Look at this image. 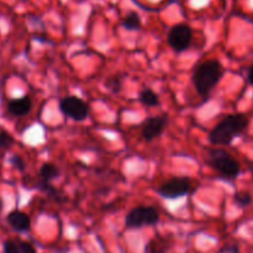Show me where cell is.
I'll return each mask as SVG.
<instances>
[{
    "instance_id": "obj_1",
    "label": "cell",
    "mask_w": 253,
    "mask_h": 253,
    "mask_svg": "<svg viewBox=\"0 0 253 253\" xmlns=\"http://www.w3.org/2000/svg\"><path fill=\"white\" fill-rule=\"evenodd\" d=\"M250 119L245 114H230L220 120L209 133L212 146H229L247 130Z\"/></svg>"
},
{
    "instance_id": "obj_2",
    "label": "cell",
    "mask_w": 253,
    "mask_h": 253,
    "mask_svg": "<svg viewBox=\"0 0 253 253\" xmlns=\"http://www.w3.org/2000/svg\"><path fill=\"white\" fill-rule=\"evenodd\" d=\"M224 67L217 59H207L198 64L192 76L193 85L202 98H209L210 93L216 88L224 77Z\"/></svg>"
},
{
    "instance_id": "obj_3",
    "label": "cell",
    "mask_w": 253,
    "mask_h": 253,
    "mask_svg": "<svg viewBox=\"0 0 253 253\" xmlns=\"http://www.w3.org/2000/svg\"><path fill=\"white\" fill-rule=\"evenodd\" d=\"M205 162L225 180H235L241 173V165L239 161L224 148H209Z\"/></svg>"
},
{
    "instance_id": "obj_4",
    "label": "cell",
    "mask_w": 253,
    "mask_h": 253,
    "mask_svg": "<svg viewBox=\"0 0 253 253\" xmlns=\"http://www.w3.org/2000/svg\"><path fill=\"white\" fill-rule=\"evenodd\" d=\"M160 221V212L152 205H140L126 214V229H141L143 226H153Z\"/></svg>"
},
{
    "instance_id": "obj_5",
    "label": "cell",
    "mask_w": 253,
    "mask_h": 253,
    "mask_svg": "<svg viewBox=\"0 0 253 253\" xmlns=\"http://www.w3.org/2000/svg\"><path fill=\"white\" fill-rule=\"evenodd\" d=\"M193 41V30L187 24H177L170 27L167 35V43L175 53L187 51Z\"/></svg>"
},
{
    "instance_id": "obj_6",
    "label": "cell",
    "mask_w": 253,
    "mask_h": 253,
    "mask_svg": "<svg viewBox=\"0 0 253 253\" xmlns=\"http://www.w3.org/2000/svg\"><path fill=\"white\" fill-rule=\"evenodd\" d=\"M59 110L66 118L74 121H84L89 116V105L76 95H67L59 100Z\"/></svg>"
},
{
    "instance_id": "obj_7",
    "label": "cell",
    "mask_w": 253,
    "mask_h": 253,
    "mask_svg": "<svg viewBox=\"0 0 253 253\" xmlns=\"http://www.w3.org/2000/svg\"><path fill=\"white\" fill-rule=\"evenodd\" d=\"M190 189H192V180L189 178L175 177L162 183L156 189V193L165 199H177L187 195Z\"/></svg>"
},
{
    "instance_id": "obj_8",
    "label": "cell",
    "mask_w": 253,
    "mask_h": 253,
    "mask_svg": "<svg viewBox=\"0 0 253 253\" xmlns=\"http://www.w3.org/2000/svg\"><path fill=\"white\" fill-rule=\"evenodd\" d=\"M168 124V118L166 115L152 116L143 121L141 127V136L146 142H152L153 140L161 136L166 130Z\"/></svg>"
},
{
    "instance_id": "obj_9",
    "label": "cell",
    "mask_w": 253,
    "mask_h": 253,
    "mask_svg": "<svg viewBox=\"0 0 253 253\" xmlns=\"http://www.w3.org/2000/svg\"><path fill=\"white\" fill-rule=\"evenodd\" d=\"M7 224L17 232H29L31 229V219L21 210H12L6 216Z\"/></svg>"
},
{
    "instance_id": "obj_10",
    "label": "cell",
    "mask_w": 253,
    "mask_h": 253,
    "mask_svg": "<svg viewBox=\"0 0 253 253\" xmlns=\"http://www.w3.org/2000/svg\"><path fill=\"white\" fill-rule=\"evenodd\" d=\"M32 109V100L29 95H24L22 98L11 99L7 104V111L14 118H21L27 115Z\"/></svg>"
},
{
    "instance_id": "obj_11",
    "label": "cell",
    "mask_w": 253,
    "mask_h": 253,
    "mask_svg": "<svg viewBox=\"0 0 253 253\" xmlns=\"http://www.w3.org/2000/svg\"><path fill=\"white\" fill-rule=\"evenodd\" d=\"M4 253H36V250L30 242L22 240H6L2 245Z\"/></svg>"
},
{
    "instance_id": "obj_12",
    "label": "cell",
    "mask_w": 253,
    "mask_h": 253,
    "mask_svg": "<svg viewBox=\"0 0 253 253\" xmlns=\"http://www.w3.org/2000/svg\"><path fill=\"white\" fill-rule=\"evenodd\" d=\"M40 177H41V180H43V182L51 183L52 180L59 177V168L54 163H42L41 168H40Z\"/></svg>"
},
{
    "instance_id": "obj_13",
    "label": "cell",
    "mask_w": 253,
    "mask_h": 253,
    "mask_svg": "<svg viewBox=\"0 0 253 253\" xmlns=\"http://www.w3.org/2000/svg\"><path fill=\"white\" fill-rule=\"evenodd\" d=\"M138 100H140L142 105L147 106V108H153V106L160 105V96H158L156 91H153L150 88H145L140 91Z\"/></svg>"
},
{
    "instance_id": "obj_14",
    "label": "cell",
    "mask_w": 253,
    "mask_h": 253,
    "mask_svg": "<svg viewBox=\"0 0 253 253\" xmlns=\"http://www.w3.org/2000/svg\"><path fill=\"white\" fill-rule=\"evenodd\" d=\"M123 27L127 31H137V30L141 29V17L140 15L136 11H130L128 14H126V16L123 19V22H121Z\"/></svg>"
},
{
    "instance_id": "obj_15",
    "label": "cell",
    "mask_w": 253,
    "mask_h": 253,
    "mask_svg": "<svg viewBox=\"0 0 253 253\" xmlns=\"http://www.w3.org/2000/svg\"><path fill=\"white\" fill-rule=\"evenodd\" d=\"M234 203L236 204V207L240 208V209H246V208H249L253 203L251 193L245 192V190L236 192L234 194Z\"/></svg>"
},
{
    "instance_id": "obj_16",
    "label": "cell",
    "mask_w": 253,
    "mask_h": 253,
    "mask_svg": "<svg viewBox=\"0 0 253 253\" xmlns=\"http://www.w3.org/2000/svg\"><path fill=\"white\" fill-rule=\"evenodd\" d=\"M167 244L162 239H152L145 247V253H166Z\"/></svg>"
},
{
    "instance_id": "obj_17",
    "label": "cell",
    "mask_w": 253,
    "mask_h": 253,
    "mask_svg": "<svg viewBox=\"0 0 253 253\" xmlns=\"http://www.w3.org/2000/svg\"><path fill=\"white\" fill-rule=\"evenodd\" d=\"M36 188H39L40 190H42L43 193H46L47 197L49 198H53L54 200H58V202H61V194H59L58 189H56V188L53 187V185L51 184V183L48 182H43V180H41V182L37 183Z\"/></svg>"
},
{
    "instance_id": "obj_18",
    "label": "cell",
    "mask_w": 253,
    "mask_h": 253,
    "mask_svg": "<svg viewBox=\"0 0 253 253\" xmlns=\"http://www.w3.org/2000/svg\"><path fill=\"white\" fill-rule=\"evenodd\" d=\"M123 76H119V74H116V76H111L109 77V78H106L105 81V85L106 88L110 89L111 91H114V93H119V91L121 90V88H123Z\"/></svg>"
},
{
    "instance_id": "obj_19",
    "label": "cell",
    "mask_w": 253,
    "mask_h": 253,
    "mask_svg": "<svg viewBox=\"0 0 253 253\" xmlns=\"http://www.w3.org/2000/svg\"><path fill=\"white\" fill-rule=\"evenodd\" d=\"M14 137L6 131H0V151H6L14 145Z\"/></svg>"
},
{
    "instance_id": "obj_20",
    "label": "cell",
    "mask_w": 253,
    "mask_h": 253,
    "mask_svg": "<svg viewBox=\"0 0 253 253\" xmlns=\"http://www.w3.org/2000/svg\"><path fill=\"white\" fill-rule=\"evenodd\" d=\"M10 165H11L15 169L20 170V172H24L25 168H26V166H25V161L22 160L20 156H12V157L10 158Z\"/></svg>"
},
{
    "instance_id": "obj_21",
    "label": "cell",
    "mask_w": 253,
    "mask_h": 253,
    "mask_svg": "<svg viewBox=\"0 0 253 253\" xmlns=\"http://www.w3.org/2000/svg\"><path fill=\"white\" fill-rule=\"evenodd\" d=\"M221 252L225 253H240V249L237 245H226L224 249L221 250Z\"/></svg>"
},
{
    "instance_id": "obj_22",
    "label": "cell",
    "mask_w": 253,
    "mask_h": 253,
    "mask_svg": "<svg viewBox=\"0 0 253 253\" xmlns=\"http://www.w3.org/2000/svg\"><path fill=\"white\" fill-rule=\"evenodd\" d=\"M247 82H249L251 85H253V63L250 66L249 72H247Z\"/></svg>"
},
{
    "instance_id": "obj_23",
    "label": "cell",
    "mask_w": 253,
    "mask_h": 253,
    "mask_svg": "<svg viewBox=\"0 0 253 253\" xmlns=\"http://www.w3.org/2000/svg\"><path fill=\"white\" fill-rule=\"evenodd\" d=\"M247 167H249L250 173L252 175V179H253V161H247Z\"/></svg>"
},
{
    "instance_id": "obj_24",
    "label": "cell",
    "mask_w": 253,
    "mask_h": 253,
    "mask_svg": "<svg viewBox=\"0 0 253 253\" xmlns=\"http://www.w3.org/2000/svg\"><path fill=\"white\" fill-rule=\"evenodd\" d=\"M2 208H4V203H2V199L0 198V214H1L2 211Z\"/></svg>"
}]
</instances>
